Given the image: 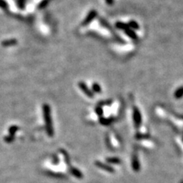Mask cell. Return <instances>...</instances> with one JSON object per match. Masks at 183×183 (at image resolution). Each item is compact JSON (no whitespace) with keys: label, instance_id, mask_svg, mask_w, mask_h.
I'll use <instances>...</instances> for the list:
<instances>
[{"label":"cell","instance_id":"7a4b0ae2","mask_svg":"<svg viewBox=\"0 0 183 183\" xmlns=\"http://www.w3.org/2000/svg\"><path fill=\"white\" fill-rule=\"evenodd\" d=\"M78 85H79V87L82 89V92H83V93H85L86 96H89V98H93V92H92V91H91L89 88H88V86L86 85V84H85V82H79Z\"/></svg>","mask_w":183,"mask_h":183},{"label":"cell","instance_id":"6da1fadb","mask_svg":"<svg viewBox=\"0 0 183 183\" xmlns=\"http://www.w3.org/2000/svg\"><path fill=\"white\" fill-rule=\"evenodd\" d=\"M97 15H98V12H97V11L96 10L93 9V10L89 11V12L88 13V15H86L85 18L82 22V26H86V25H89V23H91V22L96 18V16Z\"/></svg>","mask_w":183,"mask_h":183},{"label":"cell","instance_id":"9c48e42d","mask_svg":"<svg viewBox=\"0 0 183 183\" xmlns=\"http://www.w3.org/2000/svg\"><path fill=\"white\" fill-rule=\"evenodd\" d=\"M0 8L4 10H6L9 9V4L7 3V2H5V0H0Z\"/></svg>","mask_w":183,"mask_h":183},{"label":"cell","instance_id":"3957f363","mask_svg":"<svg viewBox=\"0 0 183 183\" xmlns=\"http://www.w3.org/2000/svg\"><path fill=\"white\" fill-rule=\"evenodd\" d=\"M18 44V41L15 38H11V39L5 40L2 42V45L3 47H11L15 46Z\"/></svg>","mask_w":183,"mask_h":183},{"label":"cell","instance_id":"277c9868","mask_svg":"<svg viewBox=\"0 0 183 183\" xmlns=\"http://www.w3.org/2000/svg\"><path fill=\"white\" fill-rule=\"evenodd\" d=\"M125 31V34H126L128 37H130V38H131L132 40H137V38H138L137 34H136V32L133 30H132V29L128 28L125 31Z\"/></svg>","mask_w":183,"mask_h":183},{"label":"cell","instance_id":"52a82bcc","mask_svg":"<svg viewBox=\"0 0 183 183\" xmlns=\"http://www.w3.org/2000/svg\"><path fill=\"white\" fill-rule=\"evenodd\" d=\"M92 89H93V92H95V93H101V87H100L99 84L96 83V82H94V83L93 84V85H92Z\"/></svg>","mask_w":183,"mask_h":183},{"label":"cell","instance_id":"30bf717a","mask_svg":"<svg viewBox=\"0 0 183 183\" xmlns=\"http://www.w3.org/2000/svg\"><path fill=\"white\" fill-rule=\"evenodd\" d=\"M175 96L176 98H181L183 96V87H180L178 90H176Z\"/></svg>","mask_w":183,"mask_h":183},{"label":"cell","instance_id":"5b68a950","mask_svg":"<svg viewBox=\"0 0 183 183\" xmlns=\"http://www.w3.org/2000/svg\"><path fill=\"white\" fill-rule=\"evenodd\" d=\"M115 27L117 29L122 31H125L126 29L129 28L128 25L126 23H124V22H121V21H117L115 23Z\"/></svg>","mask_w":183,"mask_h":183},{"label":"cell","instance_id":"8fae6325","mask_svg":"<svg viewBox=\"0 0 183 183\" xmlns=\"http://www.w3.org/2000/svg\"><path fill=\"white\" fill-rule=\"evenodd\" d=\"M47 4H48V0H42V1H41V2H40L39 6H38V8H39L40 9H44V8L47 6Z\"/></svg>","mask_w":183,"mask_h":183},{"label":"cell","instance_id":"7c38bea8","mask_svg":"<svg viewBox=\"0 0 183 183\" xmlns=\"http://www.w3.org/2000/svg\"><path fill=\"white\" fill-rule=\"evenodd\" d=\"M105 2H106L108 5H112V4L114 3V0H105Z\"/></svg>","mask_w":183,"mask_h":183},{"label":"cell","instance_id":"ba28073f","mask_svg":"<svg viewBox=\"0 0 183 183\" xmlns=\"http://www.w3.org/2000/svg\"><path fill=\"white\" fill-rule=\"evenodd\" d=\"M25 1L26 0H18L17 2V5H18V9L23 10L25 8Z\"/></svg>","mask_w":183,"mask_h":183},{"label":"cell","instance_id":"8992f818","mask_svg":"<svg viewBox=\"0 0 183 183\" xmlns=\"http://www.w3.org/2000/svg\"><path fill=\"white\" fill-rule=\"evenodd\" d=\"M128 27L129 28L132 29V30H138L140 28V26H139V24L137 23L136 21H130L128 23Z\"/></svg>","mask_w":183,"mask_h":183}]
</instances>
